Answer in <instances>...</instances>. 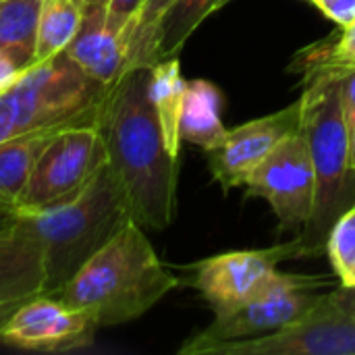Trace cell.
<instances>
[{
    "label": "cell",
    "instance_id": "cell-1",
    "mask_svg": "<svg viewBox=\"0 0 355 355\" xmlns=\"http://www.w3.org/2000/svg\"><path fill=\"white\" fill-rule=\"evenodd\" d=\"M152 67L127 69L98 112L108 164L137 225L162 231L173 223L179 164L166 144L150 98Z\"/></svg>",
    "mask_w": 355,
    "mask_h": 355
},
{
    "label": "cell",
    "instance_id": "cell-2",
    "mask_svg": "<svg viewBox=\"0 0 355 355\" xmlns=\"http://www.w3.org/2000/svg\"><path fill=\"white\" fill-rule=\"evenodd\" d=\"M177 285L179 279L164 268L144 227L129 220L52 297L87 312L102 329L144 316Z\"/></svg>",
    "mask_w": 355,
    "mask_h": 355
},
{
    "label": "cell",
    "instance_id": "cell-3",
    "mask_svg": "<svg viewBox=\"0 0 355 355\" xmlns=\"http://www.w3.org/2000/svg\"><path fill=\"white\" fill-rule=\"evenodd\" d=\"M19 220L37 237L46 268V295L62 289L129 220L125 191L106 162L67 204L21 214Z\"/></svg>",
    "mask_w": 355,
    "mask_h": 355
},
{
    "label": "cell",
    "instance_id": "cell-4",
    "mask_svg": "<svg viewBox=\"0 0 355 355\" xmlns=\"http://www.w3.org/2000/svg\"><path fill=\"white\" fill-rule=\"evenodd\" d=\"M108 92L110 87L83 73L67 52L33 62L0 92V141L96 123Z\"/></svg>",
    "mask_w": 355,
    "mask_h": 355
},
{
    "label": "cell",
    "instance_id": "cell-5",
    "mask_svg": "<svg viewBox=\"0 0 355 355\" xmlns=\"http://www.w3.org/2000/svg\"><path fill=\"white\" fill-rule=\"evenodd\" d=\"M302 102V127L314 177L316 196L314 212L302 235L316 256L327 248V235L333 223L341 216L343 204L347 200L349 181V135L347 119L341 98V73H316L308 77V87Z\"/></svg>",
    "mask_w": 355,
    "mask_h": 355
},
{
    "label": "cell",
    "instance_id": "cell-6",
    "mask_svg": "<svg viewBox=\"0 0 355 355\" xmlns=\"http://www.w3.org/2000/svg\"><path fill=\"white\" fill-rule=\"evenodd\" d=\"M327 285L329 281L322 277L289 275L279 270L258 295L241 306L216 312L214 320L206 329L181 345L179 355H206L214 345L250 339L297 324L324 306L327 293H318L316 289Z\"/></svg>",
    "mask_w": 355,
    "mask_h": 355
},
{
    "label": "cell",
    "instance_id": "cell-7",
    "mask_svg": "<svg viewBox=\"0 0 355 355\" xmlns=\"http://www.w3.org/2000/svg\"><path fill=\"white\" fill-rule=\"evenodd\" d=\"M108 162L106 144L96 123L60 129L42 150L17 206L35 214L71 202Z\"/></svg>",
    "mask_w": 355,
    "mask_h": 355
},
{
    "label": "cell",
    "instance_id": "cell-8",
    "mask_svg": "<svg viewBox=\"0 0 355 355\" xmlns=\"http://www.w3.org/2000/svg\"><path fill=\"white\" fill-rule=\"evenodd\" d=\"M295 258H312L302 235L272 248L218 254L193 264V287L210 304L214 314L225 312L266 289L279 272V264Z\"/></svg>",
    "mask_w": 355,
    "mask_h": 355
},
{
    "label": "cell",
    "instance_id": "cell-9",
    "mask_svg": "<svg viewBox=\"0 0 355 355\" xmlns=\"http://www.w3.org/2000/svg\"><path fill=\"white\" fill-rule=\"evenodd\" d=\"M248 196L264 198L279 218L281 231L308 227L314 212L316 177L302 133L283 139L245 179Z\"/></svg>",
    "mask_w": 355,
    "mask_h": 355
},
{
    "label": "cell",
    "instance_id": "cell-10",
    "mask_svg": "<svg viewBox=\"0 0 355 355\" xmlns=\"http://www.w3.org/2000/svg\"><path fill=\"white\" fill-rule=\"evenodd\" d=\"M206 355H355V316L329 293L322 308L287 329L214 345Z\"/></svg>",
    "mask_w": 355,
    "mask_h": 355
},
{
    "label": "cell",
    "instance_id": "cell-11",
    "mask_svg": "<svg viewBox=\"0 0 355 355\" xmlns=\"http://www.w3.org/2000/svg\"><path fill=\"white\" fill-rule=\"evenodd\" d=\"M98 329L87 312L42 293L25 300L17 308L0 333V343L46 354L81 352L94 343Z\"/></svg>",
    "mask_w": 355,
    "mask_h": 355
},
{
    "label": "cell",
    "instance_id": "cell-12",
    "mask_svg": "<svg viewBox=\"0 0 355 355\" xmlns=\"http://www.w3.org/2000/svg\"><path fill=\"white\" fill-rule=\"evenodd\" d=\"M302 102H293L279 112L254 119L227 131L225 141L208 150V166L214 181L225 189L243 187L250 173L289 135L300 133Z\"/></svg>",
    "mask_w": 355,
    "mask_h": 355
},
{
    "label": "cell",
    "instance_id": "cell-13",
    "mask_svg": "<svg viewBox=\"0 0 355 355\" xmlns=\"http://www.w3.org/2000/svg\"><path fill=\"white\" fill-rule=\"evenodd\" d=\"M67 56L98 83L112 87L127 71V40L106 25V8L85 6Z\"/></svg>",
    "mask_w": 355,
    "mask_h": 355
},
{
    "label": "cell",
    "instance_id": "cell-14",
    "mask_svg": "<svg viewBox=\"0 0 355 355\" xmlns=\"http://www.w3.org/2000/svg\"><path fill=\"white\" fill-rule=\"evenodd\" d=\"M46 289L44 254L37 237L17 220L0 231V304L42 295Z\"/></svg>",
    "mask_w": 355,
    "mask_h": 355
},
{
    "label": "cell",
    "instance_id": "cell-15",
    "mask_svg": "<svg viewBox=\"0 0 355 355\" xmlns=\"http://www.w3.org/2000/svg\"><path fill=\"white\" fill-rule=\"evenodd\" d=\"M223 96L220 89L208 79H193L185 85L183 110H181V141L208 150L218 148L227 131L220 119Z\"/></svg>",
    "mask_w": 355,
    "mask_h": 355
},
{
    "label": "cell",
    "instance_id": "cell-16",
    "mask_svg": "<svg viewBox=\"0 0 355 355\" xmlns=\"http://www.w3.org/2000/svg\"><path fill=\"white\" fill-rule=\"evenodd\" d=\"M42 0H0V54L25 71L35 62Z\"/></svg>",
    "mask_w": 355,
    "mask_h": 355
},
{
    "label": "cell",
    "instance_id": "cell-17",
    "mask_svg": "<svg viewBox=\"0 0 355 355\" xmlns=\"http://www.w3.org/2000/svg\"><path fill=\"white\" fill-rule=\"evenodd\" d=\"M187 81L181 77L179 58H164L152 67L150 77V98L164 135V144L168 152L179 158L181 152V110H183V96H185Z\"/></svg>",
    "mask_w": 355,
    "mask_h": 355
},
{
    "label": "cell",
    "instance_id": "cell-18",
    "mask_svg": "<svg viewBox=\"0 0 355 355\" xmlns=\"http://www.w3.org/2000/svg\"><path fill=\"white\" fill-rule=\"evenodd\" d=\"M56 133L58 131L21 133L0 141V193L2 196L15 202L19 200L42 150Z\"/></svg>",
    "mask_w": 355,
    "mask_h": 355
},
{
    "label": "cell",
    "instance_id": "cell-19",
    "mask_svg": "<svg viewBox=\"0 0 355 355\" xmlns=\"http://www.w3.org/2000/svg\"><path fill=\"white\" fill-rule=\"evenodd\" d=\"M225 2L227 0H177L164 12L156 31V62L177 56L202 21Z\"/></svg>",
    "mask_w": 355,
    "mask_h": 355
},
{
    "label": "cell",
    "instance_id": "cell-20",
    "mask_svg": "<svg viewBox=\"0 0 355 355\" xmlns=\"http://www.w3.org/2000/svg\"><path fill=\"white\" fill-rule=\"evenodd\" d=\"M83 8L81 0H42L35 62L64 52L81 25Z\"/></svg>",
    "mask_w": 355,
    "mask_h": 355
},
{
    "label": "cell",
    "instance_id": "cell-21",
    "mask_svg": "<svg viewBox=\"0 0 355 355\" xmlns=\"http://www.w3.org/2000/svg\"><path fill=\"white\" fill-rule=\"evenodd\" d=\"M177 0H146L139 17L133 25V31L129 35V48H127V69L135 67H154L156 64V31L164 17V12L175 4Z\"/></svg>",
    "mask_w": 355,
    "mask_h": 355
},
{
    "label": "cell",
    "instance_id": "cell-22",
    "mask_svg": "<svg viewBox=\"0 0 355 355\" xmlns=\"http://www.w3.org/2000/svg\"><path fill=\"white\" fill-rule=\"evenodd\" d=\"M297 62H302L304 77L316 75V73H345L355 69V19L341 27V35L335 42L318 44L304 52V56H297Z\"/></svg>",
    "mask_w": 355,
    "mask_h": 355
},
{
    "label": "cell",
    "instance_id": "cell-23",
    "mask_svg": "<svg viewBox=\"0 0 355 355\" xmlns=\"http://www.w3.org/2000/svg\"><path fill=\"white\" fill-rule=\"evenodd\" d=\"M324 250L341 287H355V204L333 223Z\"/></svg>",
    "mask_w": 355,
    "mask_h": 355
},
{
    "label": "cell",
    "instance_id": "cell-24",
    "mask_svg": "<svg viewBox=\"0 0 355 355\" xmlns=\"http://www.w3.org/2000/svg\"><path fill=\"white\" fill-rule=\"evenodd\" d=\"M146 0H108L106 4V25L125 35L127 48H129V35L133 31V25L139 17V10Z\"/></svg>",
    "mask_w": 355,
    "mask_h": 355
},
{
    "label": "cell",
    "instance_id": "cell-25",
    "mask_svg": "<svg viewBox=\"0 0 355 355\" xmlns=\"http://www.w3.org/2000/svg\"><path fill=\"white\" fill-rule=\"evenodd\" d=\"M314 4L339 27H347L355 19V0H314Z\"/></svg>",
    "mask_w": 355,
    "mask_h": 355
},
{
    "label": "cell",
    "instance_id": "cell-26",
    "mask_svg": "<svg viewBox=\"0 0 355 355\" xmlns=\"http://www.w3.org/2000/svg\"><path fill=\"white\" fill-rule=\"evenodd\" d=\"M341 98L347 123L355 121V69L341 73Z\"/></svg>",
    "mask_w": 355,
    "mask_h": 355
},
{
    "label": "cell",
    "instance_id": "cell-27",
    "mask_svg": "<svg viewBox=\"0 0 355 355\" xmlns=\"http://www.w3.org/2000/svg\"><path fill=\"white\" fill-rule=\"evenodd\" d=\"M329 297L339 310L355 316V287H339V289L331 291Z\"/></svg>",
    "mask_w": 355,
    "mask_h": 355
},
{
    "label": "cell",
    "instance_id": "cell-28",
    "mask_svg": "<svg viewBox=\"0 0 355 355\" xmlns=\"http://www.w3.org/2000/svg\"><path fill=\"white\" fill-rule=\"evenodd\" d=\"M19 216H21V212H19L17 202L0 193V231L12 227L19 220Z\"/></svg>",
    "mask_w": 355,
    "mask_h": 355
},
{
    "label": "cell",
    "instance_id": "cell-29",
    "mask_svg": "<svg viewBox=\"0 0 355 355\" xmlns=\"http://www.w3.org/2000/svg\"><path fill=\"white\" fill-rule=\"evenodd\" d=\"M17 73H19V71H17V69H15L6 58L0 54V92H2V89H4V87H6L15 77H17Z\"/></svg>",
    "mask_w": 355,
    "mask_h": 355
},
{
    "label": "cell",
    "instance_id": "cell-30",
    "mask_svg": "<svg viewBox=\"0 0 355 355\" xmlns=\"http://www.w3.org/2000/svg\"><path fill=\"white\" fill-rule=\"evenodd\" d=\"M29 300V297H27ZM25 300H17V302H6V304H0V333L4 331L6 322L12 318V314L17 312V308L23 304Z\"/></svg>",
    "mask_w": 355,
    "mask_h": 355
},
{
    "label": "cell",
    "instance_id": "cell-31",
    "mask_svg": "<svg viewBox=\"0 0 355 355\" xmlns=\"http://www.w3.org/2000/svg\"><path fill=\"white\" fill-rule=\"evenodd\" d=\"M347 135H349V171L355 173V121L347 123Z\"/></svg>",
    "mask_w": 355,
    "mask_h": 355
},
{
    "label": "cell",
    "instance_id": "cell-32",
    "mask_svg": "<svg viewBox=\"0 0 355 355\" xmlns=\"http://www.w3.org/2000/svg\"><path fill=\"white\" fill-rule=\"evenodd\" d=\"M83 6H100V8H106L108 0H81Z\"/></svg>",
    "mask_w": 355,
    "mask_h": 355
}]
</instances>
